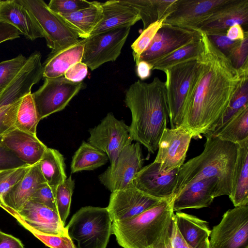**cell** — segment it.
<instances>
[{
    "label": "cell",
    "instance_id": "20",
    "mask_svg": "<svg viewBox=\"0 0 248 248\" xmlns=\"http://www.w3.org/2000/svg\"><path fill=\"white\" fill-rule=\"evenodd\" d=\"M236 24L248 31V0H228L202 22L197 30L206 34L226 32Z\"/></svg>",
    "mask_w": 248,
    "mask_h": 248
},
{
    "label": "cell",
    "instance_id": "50",
    "mask_svg": "<svg viewBox=\"0 0 248 248\" xmlns=\"http://www.w3.org/2000/svg\"><path fill=\"white\" fill-rule=\"evenodd\" d=\"M170 244L171 248H191L180 234L175 222L174 217L170 235Z\"/></svg>",
    "mask_w": 248,
    "mask_h": 248
},
{
    "label": "cell",
    "instance_id": "25",
    "mask_svg": "<svg viewBox=\"0 0 248 248\" xmlns=\"http://www.w3.org/2000/svg\"><path fill=\"white\" fill-rule=\"evenodd\" d=\"M102 17L91 36L119 27L132 26L140 20L137 11L124 0L101 2Z\"/></svg>",
    "mask_w": 248,
    "mask_h": 248
},
{
    "label": "cell",
    "instance_id": "4",
    "mask_svg": "<svg viewBox=\"0 0 248 248\" xmlns=\"http://www.w3.org/2000/svg\"><path fill=\"white\" fill-rule=\"evenodd\" d=\"M204 150L180 168L174 195L186 185L208 178H217L220 196H230L237 155V144L207 136Z\"/></svg>",
    "mask_w": 248,
    "mask_h": 248
},
{
    "label": "cell",
    "instance_id": "31",
    "mask_svg": "<svg viewBox=\"0 0 248 248\" xmlns=\"http://www.w3.org/2000/svg\"><path fill=\"white\" fill-rule=\"evenodd\" d=\"M138 12L143 30L151 24L168 16L176 0H124Z\"/></svg>",
    "mask_w": 248,
    "mask_h": 248
},
{
    "label": "cell",
    "instance_id": "7",
    "mask_svg": "<svg viewBox=\"0 0 248 248\" xmlns=\"http://www.w3.org/2000/svg\"><path fill=\"white\" fill-rule=\"evenodd\" d=\"M43 31L47 46L54 52L79 41L76 32L43 0H19Z\"/></svg>",
    "mask_w": 248,
    "mask_h": 248
},
{
    "label": "cell",
    "instance_id": "52",
    "mask_svg": "<svg viewBox=\"0 0 248 248\" xmlns=\"http://www.w3.org/2000/svg\"><path fill=\"white\" fill-rule=\"evenodd\" d=\"M247 35L248 32L245 31L239 24L231 27L226 31V36L232 41H242Z\"/></svg>",
    "mask_w": 248,
    "mask_h": 248
},
{
    "label": "cell",
    "instance_id": "9",
    "mask_svg": "<svg viewBox=\"0 0 248 248\" xmlns=\"http://www.w3.org/2000/svg\"><path fill=\"white\" fill-rule=\"evenodd\" d=\"M86 86L83 81L74 82L64 76L45 78L42 86L31 93L39 120L63 109Z\"/></svg>",
    "mask_w": 248,
    "mask_h": 248
},
{
    "label": "cell",
    "instance_id": "27",
    "mask_svg": "<svg viewBox=\"0 0 248 248\" xmlns=\"http://www.w3.org/2000/svg\"><path fill=\"white\" fill-rule=\"evenodd\" d=\"M84 44L83 39L65 48L50 52L43 64V77L51 78L63 76L71 66L81 62Z\"/></svg>",
    "mask_w": 248,
    "mask_h": 248
},
{
    "label": "cell",
    "instance_id": "44",
    "mask_svg": "<svg viewBox=\"0 0 248 248\" xmlns=\"http://www.w3.org/2000/svg\"><path fill=\"white\" fill-rule=\"evenodd\" d=\"M56 189V188L51 187L45 183L35 191L30 200L57 212L55 199Z\"/></svg>",
    "mask_w": 248,
    "mask_h": 248
},
{
    "label": "cell",
    "instance_id": "6",
    "mask_svg": "<svg viewBox=\"0 0 248 248\" xmlns=\"http://www.w3.org/2000/svg\"><path fill=\"white\" fill-rule=\"evenodd\" d=\"M198 58L179 63L164 71L166 76L165 83L171 128L183 124L185 101L200 67Z\"/></svg>",
    "mask_w": 248,
    "mask_h": 248
},
{
    "label": "cell",
    "instance_id": "24",
    "mask_svg": "<svg viewBox=\"0 0 248 248\" xmlns=\"http://www.w3.org/2000/svg\"><path fill=\"white\" fill-rule=\"evenodd\" d=\"M45 183L37 163L31 166L25 175L1 197L0 207L18 212L35 191Z\"/></svg>",
    "mask_w": 248,
    "mask_h": 248
},
{
    "label": "cell",
    "instance_id": "45",
    "mask_svg": "<svg viewBox=\"0 0 248 248\" xmlns=\"http://www.w3.org/2000/svg\"><path fill=\"white\" fill-rule=\"evenodd\" d=\"M34 236L50 248H76L68 234L64 235L46 234L31 231Z\"/></svg>",
    "mask_w": 248,
    "mask_h": 248
},
{
    "label": "cell",
    "instance_id": "34",
    "mask_svg": "<svg viewBox=\"0 0 248 248\" xmlns=\"http://www.w3.org/2000/svg\"><path fill=\"white\" fill-rule=\"evenodd\" d=\"M203 43L202 38L165 56L153 64V69L164 71L167 68L187 60L197 59L202 51Z\"/></svg>",
    "mask_w": 248,
    "mask_h": 248
},
{
    "label": "cell",
    "instance_id": "36",
    "mask_svg": "<svg viewBox=\"0 0 248 248\" xmlns=\"http://www.w3.org/2000/svg\"><path fill=\"white\" fill-rule=\"evenodd\" d=\"M39 121L31 93L21 99L17 113L16 128L36 135V128Z\"/></svg>",
    "mask_w": 248,
    "mask_h": 248
},
{
    "label": "cell",
    "instance_id": "14",
    "mask_svg": "<svg viewBox=\"0 0 248 248\" xmlns=\"http://www.w3.org/2000/svg\"><path fill=\"white\" fill-rule=\"evenodd\" d=\"M1 207L30 232L52 235L67 234L57 212L42 204L30 200L18 212Z\"/></svg>",
    "mask_w": 248,
    "mask_h": 248
},
{
    "label": "cell",
    "instance_id": "3",
    "mask_svg": "<svg viewBox=\"0 0 248 248\" xmlns=\"http://www.w3.org/2000/svg\"><path fill=\"white\" fill-rule=\"evenodd\" d=\"M173 198L130 219L112 222V234L118 244L123 248H171Z\"/></svg>",
    "mask_w": 248,
    "mask_h": 248
},
{
    "label": "cell",
    "instance_id": "18",
    "mask_svg": "<svg viewBox=\"0 0 248 248\" xmlns=\"http://www.w3.org/2000/svg\"><path fill=\"white\" fill-rule=\"evenodd\" d=\"M179 169L162 171L154 161L142 167L130 185L153 197L167 199L174 196Z\"/></svg>",
    "mask_w": 248,
    "mask_h": 248
},
{
    "label": "cell",
    "instance_id": "38",
    "mask_svg": "<svg viewBox=\"0 0 248 248\" xmlns=\"http://www.w3.org/2000/svg\"><path fill=\"white\" fill-rule=\"evenodd\" d=\"M27 58L19 54L0 62V95L24 65Z\"/></svg>",
    "mask_w": 248,
    "mask_h": 248
},
{
    "label": "cell",
    "instance_id": "10",
    "mask_svg": "<svg viewBox=\"0 0 248 248\" xmlns=\"http://www.w3.org/2000/svg\"><path fill=\"white\" fill-rule=\"evenodd\" d=\"M210 237V248H248V205L227 211Z\"/></svg>",
    "mask_w": 248,
    "mask_h": 248
},
{
    "label": "cell",
    "instance_id": "28",
    "mask_svg": "<svg viewBox=\"0 0 248 248\" xmlns=\"http://www.w3.org/2000/svg\"><path fill=\"white\" fill-rule=\"evenodd\" d=\"M237 144L231 195L234 207L248 205V139Z\"/></svg>",
    "mask_w": 248,
    "mask_h": 248
},
{
    "label": "cell",
    "instance_id": "16",
    "mask_svg": "<svg viewBox=\"0 0 248 248\" xmlns=\"http://www.w3.org/2000/svg\"><path fill=\"white\" fill-rule=\"evenodd\" d=\"M191 139V134L183 126L175 128H166L164 130L154 161L159 164L161 170L170 171L182 166Z\"/></svg>",
    "mask_w": 248,
    "mask_h": 248
},
{
    "label": "cell",
    "instance_id": "33",
    "mask_svg": "<svg viewBox=\"0 0 248 248\" xmlns=\"http://www.w3.org/2000/svg\"><path fill=\"white\" fill-rule=\"evenodd\" d=\"M213 136L235 144L248 139V106L240 110Z\"/></svg>",
    "mask_w": 248,
    "mask_h": 248
},
{
    "label": "cell",
    "instance_id": "26",
    "mask_svg": "<svg viewBox=\"0 0 248 248\" xmlns=\"http://www.w3.org/2000/svg\"><path fill=\"white\" fill-rule=\"evenodd\" d=\"M174 219L180 234L191 248H210L211 231L206 221L181 211L176 212Z\"/></svg>",
    "mask_w": 248,
    "mask_h": 248
},
{
    "label": "cell",
    "instance_id": "51",
    "mask_svg": "<svg viewBox=\"0 0 248 248\" xmlns=\"http://www.w3.org/2000/svg\"><path fill=\"white\" fill-rule=\"evenodd\" d=\"M0 248H25L17 238L0 231Z\"/></svg>",
    "mask_w": 248,
    "mask_h": 248
},
{
    "label": "cell",
    "instance_id": "11",
    "mask_svg": "<svg viewBox=\"0 0 248 248\" xmlns=\"http://www.w3.org/2000/svg\"><path fill=\"white\" fill-rule=\"evenodd\" d=\"M88 142L105 153L112 165L122 150L132 143L129 126L108 113L97 126L89 130Z\"/></svg>",
    "mask_w": 248,
    "mask_h": 248
},
{
    "label": "cell",
    "instance_id": "22",
    "mask_svg": "<svg viewBox=\"0 0 248 248\" xmlns=\"http://www.w3.org/2000/svg\"><path fill=\"white\" fill-rule=\"evenodd\" d=\"M2 142L20 160L30 166L38 163L47 148L36 135L16 128L4 135Z\"/></svg>",
    "mask_w": 248,
    "mask_h": 248
},
{
    "label": "cell",
    "instance_id": "19",
    "mask_svg": "<svg viewBox=\"0 0 248 248\" xmlns=\"http://www.w3.org/2000/svg\"><path fill=\"white\" fill-rule=\"evenodd\" d=\"M43 77L41 54L35 51L27 58L24 65L0 95V108L12 104L31 93L33 85Z\"/></svg>",
    "mask_w": 248,
    "mask_h": 248
},
{
    "label": "cell",
    "instance_id": "43",
    "mask_svg": "<svg viewBox=\"0 0 248 248\" xmlns=\"http://www.w3.org/2000/svg\"><path fill=\"white\" fill-rule=\"evenodd\" d=\"M93 3L85 0H51L47 5L54 13L62 15L89 7Z\"/></svg>",
    "mask_w": 248,
    "mask_h": 248
},
{
    "label": "cell",
    "instance_id": "32",
    "mask_svg": "<svg viewBox=\"0 0 248 248\" xmlns=\"http://www.w3.org/2000/svg\"><path fill=\"white\" fill-rule=\"evenodd\" d=\"M107 155L88 142L83 141L73 156L71 171L93 170L106 164Z\"/></svg>",
    "mask_w": 248,
    "mask_h": 248
},
{
    "label": "cell",
    "instance_id": "46",
    "mask_svg": "<svg viewBox=\"0 0 248 248\" xmlns=\"http://www.w3.org/2000/svg\"><path fill=\"white\" fill-rule=\"evenodd\" d=\"M206 35L215 47L227 57L241 41L230 40L226 36V32L207 34Z\"/></svg>",
    "mask_w": 248,
    "mask_h": 248
},
{
    "label": "cell",
    "instance_id": "13",
    "mask_svg": "<svg viewBox=\"0 0 248 248\" xmlns=\"http://www.w3.org/2000/svg\"><path fill=\"white\" fill-rule=\"evenodd\" d=\"M201 38L199 31L163 24L140 55L139 62L144 61L153 65L158 59Z\"/></svg>",
    "mask_w": 248,
    "mask_h": 248
},
{
    "label": "cell",
    "instance_id": "48",
    "mask_svg": "<svg viewBox=\"0 0 248 248\" xmlns=\"http://www.w3.org/2000/svg\"><path fill=\"white\" fill-rule=\"evenodd\" d=\"M88 74V67L84 63L77 62L71 66L64 73V77L67 79L74 82H81Z\"/></svg>",
    "mask_w": 248,
    "mask_h": 248
},
{
    "label": "cell",
    "instance_id": "53",
    "mask_svg": "<svg viewBox=\"0 0 248 248\" xmlns=\"http://www.w3.org/2000/svg\"><path fill=\"white\" fill-rule=\"evenodd\" d=\"M136 65L137 74L141 80H144L150 77L153 69L151 64L146 61H140Z\"/></svg>",
    "mask_w": 248,
    "mask_h": 248
},
{
    "label": "cell",
    "instance_id": "23",
    "mask_svg": "<svg viewBox=\"0 0 248 248\" xmlns=\"http://www.w3.org/2000/svg\"><path fill=\"white\" fill-rule=\"evenodd\" d=\"M0 20L12 25L30 40L44 38L34 18L19 0H0Z\"/></svg>",
    "mask_w": 248,
    "mask_h": 248
},
{
    "label": "cell",
    "instance_id": "42",
    "mask_svg": "<svg viewBox=\"0 0 248 248\" xmlns=\"http://www.w3.org/2000/svg\"><path fill=\"white\" fill-rule=\"evenodd\" d=\"M21 99L0 108V138L16 128L17 113Z\"/></svg>",
    "mask_w": 248,
    "mask_h": 248
},
{
    "label": "cell",
    "instance_id": "41",
    "mask_svg": "<svg viewBox=\"0 0 248 248\" xmlns=\"http://www.w3.org/2000/svg\"><path fill=\"white\" fill-rule=\"evenodd\" d=\"M248 35L242 40L227 58L232 66L245 75H248Z\"/></svg>",
    "mask_w": 248,
    "mask_h": 248
},
{
    "label": "cell",
    "instance_id": "8",
    "mask_svg": "<svg viewBox=\"0 0 248 248\" xmlns=\"http://www.w3.org/2000/svg\"><path fill=\"white\" fill-rule=\"evenodd\" d=\"M131 27H119L84 39L81 62L93 71L106 62L115 61L121 53Z\"/></svg>",
    "mask_w": 248,
    "mask_h": 248
},
{
    "label": "cell",
    "instance_id": "30",
    "mask_svg": "<svg viewBox=\"0 0 248 248\" xmlns=\"http://www.w3.org/2000/svg\"><path fill=\"white\" fill-rule=\"evenodd\" d=\"M38 163L46 183L50 186L56 188L67 179L64 158L58 150L47 147Z\"/></svg>",
    "mask_w": 248,
    "mask_h": 248
},
{
    "label": "cell",
    "instance_id": "47",
    "mask_svg": "<svg viewBox=\"0 0 248 248\" xmlns=\"http://www.w3.org/2000/svg\"><path fill=\"white\" fill-rule=\"evenodd\" d=\"M26 165L4 145L2 142V137L0 138V171Z\"/></svg>",
    "mask_w": 248,
    "mask_h": 248
},
{
    "label": "cell",
    "instance_id": "12",
    "mask_svg": "<svg viewBox=\"0 0 248 248\" xmlns=\"http://www.w3.org/2000/svg\"><path fill=\"white\" fill-rule=\"evenodd\" d=\"M141 153L139 142L125 147L114 164L99 175L100 182L111 192L127 187L142 168Z\"/></svg>",
    "mask_w": 248,
    "mask_h": 248
},
{
    "label": "cell",
    "instance_id": "39",
    "mask_svg": "<svg viewBox=\"0 0 248 248\" xmlns=\"http://www.w3.org/2000/svg\"><path fill=\"white\" fill-rule=\"evenodd\" d=\"M167 16L151 24L143 30L139 37L132 44L131 48L136 64L138 62L140 55L147 47L157 31L163 25Z\"/></svg>",
    "mask_w": 248,
    "mask_h": 248
},
{
    "label": "cell",
    "instance_id": "49",
    "mask_svg": "<svg viewBox=\"0 0 248 248\" xmlns=\"http://www.w3.org/2000/svg\"><path fill=\"white\" fill-rule=\"evenodd\" d=\"M21 33L12 25L0 20V44L20 37Z\"/></svg>",
    "mask_w": 248,
    "mask_h": 248
},
{
    "label": "cell",
    "instance_id": "5",
    "mask_svg": "<svg viewBox=\"0 0 248 248\" xmlns=\"http://www.w3.org/2000/svg\"><path fill=\"white\" fill-rule=\"evenodd\" d=\"M112 220L107 207H82L65 227L76 248H106L111 232Z\"/></svg>",
    "mask_w": 248,
    "mask_h": 248
},
{
    "label": "cell",
    "instance_id": "21",
    "mask_svg": "<svg viewBox=\"0 0 248 248\" xmlns=\"http://www.w3.org/2000/svg\"><path fill=\"white\" fill-rule=\"evenodd\" d=\"M219 196V184L217 178L199 180L186 185L174 195L173 209L174 212H179L186 209L206 207Z\"/></svg>",
    "mask_w": 248,
    "mask_h": 248
},
{
    "label": "cell",
    "instance_id": "17",
    "mask_svg": "<svg viewBox=\"0 0 248 248\" xmlns=\"http://www.w3.org/2000/svg\"><path fill=\"white\" fill-rule=\"evenodd\" d=\"M228 0H176L164 23L197 30V27Z\"/></svg>",
    "mask_w": 248,
    "mask_h": 248
},
{
    "label": "cell",
    "instance_id": "35",
    "mask_svg": "<svg viewBox=\"0 0 248 248\" xmlns=\"http://www.w3.org/2000/svg\"><path fill=\"white\" fill-rule=\"evenodd\" d=\"M247 106H248V77L243 78L220 118L205 136H214L234 115Z\"/></svg>",
    "mask_w": 248,
    "mask_h": 248
},
{
    "label": "cell",
    "instance_id": "40",
    "mask_svg": "<svg viewBox=\"0 0 248 248\" xmlns=\"http://www.w3.org/2000/svg\"><path fill=\"white\" fill-rule=\"evenodd\" d=\"M31 166L26 165L0 171V203L1 197L25 175Z\"/></svg>",
    "mask_w": 248,
    "mask_h": 248
},
{
    "label": "cell",
    "instance_id": "1",
    "mask_svg": "<svg viewBox=\"0 0 248 248\" xmlns=\"http://www.w3.org/2000/svg\"><path fill=\"white\" fill-rule=\"evenodd\" d=\"M200 67L186 97L183 126L192 138L208 134L216 124L244 78L248 77L234 68L230 60L202 32Z\"/></svg>",
    "mask_w": 248,
    "mask_h": 248
},
{
    "label": "cell",
    "instance_id": "29",
    "mask_svg": "<svg viewBox=\"0 0 248 248\" xmlns=\"http://www.w3.org/2000/svg\"><path fill=\"white\" fill-rule=\"evenodd\" d=\"M59 15L76 32L79 38L86 39L101 20V2L93 1L89 7Z\"/></svg>",
    "mask_w": 248,
    "mask_h": 248
},
{
    "label": "cell",
    "instance_id": "2",
    "mask_svg": "<svg viewBox=\"0 0 248 248\" xmlns=\"http://www.w3.org/2000/svg\"><path fill=\"white\" fill-rule=\"evenodd\" d=\"M124 102L132 115L131 139L154 154L169 121L165 82L158 77L150 83L137 80L126 90Z\"/></svg>",
    "mask_w": 248,
    "mask_h": 248
},
{
    "label": "cell",
    "instance_id": "15",
    "mask_svg": "<svg viewBox=\"0 0 248 248\" xmlns=\"http://www.w3.org/2000/svg\"><path fill=\"white\" fill-rule=\"evenodd\" d=\"M163 200L129 185L124 189L111 192L107 208L112 222L119 221L133 218Z\"/></svg>",
    "mask_w": 248,
    "mask_h": 248
},
{
    "label": "cell",
    "instance_id": "37",
    "mask_svg": "<svg viewBox=\"0 0 248 248\" xmlns=\"http://www.w3.org/2000/svg\"><path fill=\"white\" fill-rule=\"evenodd\" d=\"M75 188V181L70 176L56 189L55 199L57 212L63 225L68 217L71 206L72 196Z\"/></svg>",
    "mask_w": 248,
    "mask_h": 248
}]
</instances>
